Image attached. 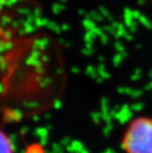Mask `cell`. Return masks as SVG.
Listing matches in <instances>:
<instances>
[{
	"label": "cell",
	"instance_id": "cell-1",
	"mask_svg": "<svg viewBox=\"0 0 152 153\" xmlns=\"http://www.w3.org/2000/svg\"><path fill=\"white\" fill-rule=\"evenodd\" d=\"M122 146L126 153H152V118L134 119L123 136Z\"/></svg>",
	"mask_w": 152,
	"mask_h": 153
},
{
	"label": "cell",
	"instance_id": "cell-2",
	"mask_svg": "<svg viewBox=\"0 0 152 153\" xmlns=\"http://www.w3.org/2000/svg\"><path fill=\"white\" fill-rule=\"evenodd\" d=\"M0 153H14V148L7 134L0 129Z\"/></svg>",
	"mask_w": 152,
	"mask_h": 153
},
{
	"label": "cell",
	"instance_id": "cell-3",
	"mask_svg": "<svg viewBox=\"0 0 152 153\" xmlns=\"http://www.w3.org/2000/svg\"><path fill=\"white\" fill-rule=\"evenodd\" d=\"M151 1H152V0H151Z\"/></svg>",
	"mask_w": 152,
	"mask_h": 153
}]
</instances>
